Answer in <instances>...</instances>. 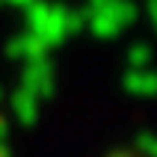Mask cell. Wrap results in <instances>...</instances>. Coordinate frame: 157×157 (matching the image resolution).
Wrapping results in <instances>:
<instances>
[{
    "label": "cell",
    "instance_id": "cell-1",
    "mask_svg": "<svg viewBox=\"0 0 157 157\" xmlns=\"http://www.w3.org/2000/svg\"><path fill=\"white\" fill-rule=\"evenodd\" d=\"M136 18V6L131 0H104L101 6L89 9L86 21L92 27V33L98 39H113L122 33V27H128Z\"/></svg>",
    "mask_w": 157,
    "mask_h": 157
},
{
    "label": "cell",
    "instance_id": "cell-10",
    "mask_svg": "<svg viewBox=\"0 0 157 157\" xmlns=\"http://www.w3.org/2000/svg\"><path fill=\"white\" fill-rule=\"evenodd\" d=\"M116 157H131V154H116ZM133 157H136V154H133Z\"/></svg>",
    "mask_w": 157,
    "mask_h": 157
},
{
    "label": "cell",
    "instance_id": "cell-8",
    "mask_svg": "<svg viewBox=\"0 0 157 157\" xmlns=\"http://www.w3.org/2000/svg\"><path fill=\"white\" fill-rule=\"evenodd\" d=\"M6 136H9V128H6V122L0 119V157H9V145H6Z\"/></svg>",
    "mask_w": 157,
    "mask_h": 157
},
{
    "label": "cell",
    "instance_id": "cell-3",
    "mask_svg": "<svg viewBox=\"0 0 157 157\" xmlns=\"http://www.w3.org/2000/svg\"><path fill=\"white\" fill-rule=\"evenodd\" d=\"M12 110H15V116L24 124H33L36 116H39V95H33L30 89L21 86L15 95H12Z\"/></svg>",
    "mask_w": 157,
    "mask_h": 157
},
{
    "label": "cell",
    "instance_id": "cell-6",
    "mask_svg": "<svg viewBox=\"0 0 157 157\" xmlns=\"http://www.w3.org/2000/svg\"><path fill=\"white\" fill-rule=\"evenodd\" d=\"M131 65H148V48L145 44H133L131 48Z\"/></svg>",
    "mask_w": 157,
    "mask_h": 157
},
{
    "label": "cell",
    "instance_id": "cell-2",
    "mask_svg": "<svg viewBox=\"0 0 157 157\" xmlns=\"http://www.w3.org/2000/svg\"><path fill=\"white\" fill-rule=\"evenodd\" d=\"M24 77H21V86L30 89L33 95L44 98V95H51V89H53V68H51V62H48V56H33V59H24Z\"/></svg>",
    "mask_w": 157,
    "mask_h": 157
},
{
    "label": "cell",
    "instance_id": "cell-5",
    "mask_svg": "<svg viewBox=\"0 0 157 157\" xmlns=\"http://www.w3.org/2000/svg\"><path fill=\"white\" fill-rule=\"evenodd\" d=\"M124 86L133 95H148L154 89V77L145 71V65H131V71L124 74Z\"/></svg>",
    "mask_w": 157,
    "mask_h": 157
},
{
    "label": "cell",
    "instance_id": "cell-9",
    "mask_svg": "<svg viewBox=\"0 0 157 157\" xmlns=\"http://www.w3.org/2000/svg\"><path fill=\"white\" fill-rule=\"evenodd\" d=\"M6 3H15V6H27L30 0H6Z\"/></svg>",
    "mask_w": 157,
    "mask_h": 157
},
{
    "label": "cell",
    "instance_id": "cell-4",
    "mask_svg": "<svg viewBox=\"0 0 157 157\" xmlns=\"http://www.w3.org/2000/svg\"><path fill=\"white\" fill-rule=\"evenodd\" d=\"M48 51V44L39 39V36L30 30L27 36H21V39H15L12 42V48H9V53H15V56H21V59H33V56H42V53Z\"/></svg>",
    "mask_w": 157,
    "mask_h": 157
},
{
    "label": "cell",
    "instance_id": "cell-7",
    "mask_svg": "<svg viewBox=\"0 0 157 157\" xmlns=\"http://www.w3.org/2000/svg\"><path fill=\"white\" fill-rule=\"evenodd\" d=\"M136 145H140L142 157H154V154H157V148H154V140H151V133H140Z\"/></svg>",
    "mask_w": 157,
    "mask_h": 157
}]
</instances>
